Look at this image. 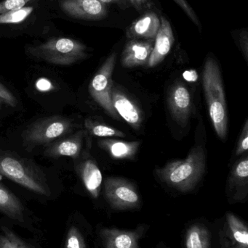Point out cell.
Returning <instances> with one entry per match:
<instances>
[{
	"instance_id": "obj_1",
	"label": "cell",
	"mask_w": 248,
	"mask_h": 248,
	"mask_svg": "<svg viewBox=\"0 0 248 248\" xmlns=\"http://www.w3.org/2000/svg\"><path fill=\"white\" fill-rule=\"evenodd\" d=\"M205 169V152L202 146H197L184 160L170 162L156 173L169 186L181 192H189L199 183Z\"/></svg>"
},
{
	"instance_id": "obj_2",
	"label": "cell",
	"mask_w": 248,
	"mask_h": 248,
	"mask_svg": "<svg viewBox=\"0 0 248 248\" xmlns=\"http://www.w3.org/2000/svg\"><path fill=\"white\" fill-rule=\"evenodd\" d=\"M0 174L36 195L50 196L46 175L32 160L0 150Z\"/></svg>"
},
{
	"instance_id": "obj_3",
	"label": "cell",
	"mask_w": 248,
	"mask_h": 248,
	"mask_svg": "<svg viewBox=\"0 0 248 248\" xmlns=\"http://www.w3.org/2000/svg\"><path fill=\"white\" fill-rule=\"evenodd\" d=\"M202 81L211 122L217 135L224 140L228 130L227 103L221 71L214 58L205 61Z\"/></svg>"
},
{
	"instance_id": "obj_4",
	"label": "cell",
	"mask_w": 248,
	"mask_h": 248,
	"mask_svg": "<svg viewBox=\"0 0 248 248\" xmlns=\"http://www.w3.org/2000/svg\"><path fill=\"white\" fill-rule=\"evenodd\" d=\"M32 56L58 65H71L87 57V47L70 38H54L29 49Z\"/></svg>"
},
{
	"instance_id": "obj_5",
	"label": "cell",
	"mask_w": 248,
	"mask_h": 248,
	"mask_svg": "<svg viewBox=\"0 0 248 248\" xmlns=\"http://www.w3.org/2000/svg\"><path fill=\"white\" fill-rule=\"evenodd\" d=\"M74 124L69 118L50 116L29 125L22 133L23 143L29 148L49 145L56 140L71 134Z\"/></svg>"
},
{
	"instance_id": "obj_6",
	"label": "cell",
	"mask_w": 248,
	"mask_h": 248,
	"mask_svg": "<svg viewBox=\"0 0 248 248\" xmlns=\"http://www.w3.org/2000/svg\"><path fill=\"white\" fill-rule=\"evenodd\" d=\"M116 62V53L111 54L97 71L89 85V93L93 100L105 111L115 119H119V116L115 111L112 103L111 91L113 81L112 74Z\"/></svg>"
},
{
	"instance_id": "obj_7",
	"label": "cell",
	"mask_w": 248,
	"mask_h": 248,
	"mask_svg": "<svg viewBox=\"0 0 248 248\" xmlns=\"http://www.w3.org/2000/svg\"><path fill=\"white\" fill-rule=\"evenodd\" d=\"M104 193L108 202L115 209H129L139 205V195L135 186L122 178H106Z\"/></svg>"
},
{
	"instance_id": "obj_8",
	"label": "cell",
	"mask_w": 248,
	"mask_h": 248,
	"mask_svg": "<svg viewBox=\"0 0 248 248\" xmlns=\"http://www.w3.org/2000/svg\"><path fill=\"white\" fill-rule=\"evenodd\" d=\"M111 97L112 106L119 117H122L134 129H139L144 116L135 101L115 84L112 85Z\"/></svg>"
},
{
	"instance_id": "obj_9",
	"label": "cell",
	"mask_w": 248,
	"mask_h": 248,
	"mask_svg": "<svg viewBox=\"0 0 248 248\" xmlns=\"http://www.w3.org/2000/svg\"><path fill=\"white\" fill-rule=\"evenodd\" d=\"M167 102L173 119L179 125L186 126L192 112V97L186 85L182 82L174 84Z\"/></svg>"
},
{
	"instance_id": "obj_10",
	"label": "cell",
	"mask_w": 248,
	"mask_h": 248,
	"mask_svg": "<svg viewBox=\"0 0 248 248\" xmlns=\"http://www.w3.org/2000/svg\"><path fill=\"white\" fill-rule=\"evenodd\" d=\"M61 8L68 16L81 20H100L107 15L106 5L99 0H64Z\"/></svg>"
},
{
	"instance_id": "obj_11",
	"label": "cell",
	"mask_w": 248,
	"mask_h": 248,
	"mask_svg": "<svg viewBox=\"0 0 248 248\" xmlns=\"http://www.w3.org/2000/svg\"><path fill=\"white\" fill-rule=\"evenodd\" d=\"M153 41L129 39L122 54V65L127 68L147 65L154 48Z\"/></svg>"
},
{
	"instance_id": "obj_12",
	"label": "cell",
	"mask_w": 248,
	"mask_h": 248,
	"mask_svg": "<svg viewBox=\"0 0 248 248\" xmlns=\"http://www.w3.org/2000/svg\"><path fill=\"white\" fill-rule=\"evenodd\" d=\"M84 132L79 131L68 134L51 143L45 147L44 155L46 157L57 158L60 157H71L76 159L80 156L83 149Z\"/></svg>"
},
{
	"instance_id": "obj_13",
	"label": "cell",
	"mask_w": 248,
	"mask_h": 248,
	"mask_svg": "<svg viewBox=\"0 0 248 248\" xmlns=\"http://www.w3.org/2000/svg\"><path fill=\"white\" fill-rule=\"evenodd\" d=\"M160 27L154 40V48L147 66L154 68L161 63L167 57L174 43V35L171 25L164 16L160 17Z\"/></svg>"
},
{
	"instance_id": "obj_14",
	"label": "cell",
	"mask_w": 248,
	"mask_h": 248,
	"mask_svg": "<svg viewBox=\"0 0 248 248\" xmlns=\"http://www.w3.org/2000/svg\"><path fill=\"white\" fill-rule=\"evenodd\" d=\"M160 17L154 11L146 12L141 17L132 22L126 31L128 39L155 40L160 27Z\"/></svg>"
},
{
	"instance_id": "obj_15",
	"label": "cell",
	"mask_w": 248,
	"mask_h": 248,
	"mask_svg": "<svg viewBox=\"0 0 248 248\" xmlns=\"http://www.w3.org/2000/svg\"><path fill=\"white\" fill-rule=\"evenodd\" d=\"M0 213L17 224H25L29 218L20 200L0 183Z\"/></svg>"
},
{
	"instance_id": "obj_16",
	"label": "cell",
	"mask_w": 248,
	"mask_h": 248,
	"mask_svg": "<svg viewBox=\"0 0 248 248\" xmlns=\"http://www.w3.org/2000/svg\"><path fill=\"white\" fill-rule=\"evenodd\" d=\"M100 236L106 248H138L140 236L137 232L105 229L101 230Z\"/></svg>"
},
{
	"instance_id": "obj_17",
	"label": "cell",
	"mask_w": 248,
	"mask_h": 248,
	"mask_svg": "<svg viewBox=\"0 0 248 248\" xmlns=\"http://www.w3.org/2000/svg\"><path fill=\"white\" fill-rule=\"evenodd\" d=\"M79 172L86 189L93 198H97L101 187V172L96 162L92 159L84 160L79 167Z\"/></svg>"
},
{
	"instance_id": "obj_18",
	"label": "cell",
	"mask_w": 248,
	"mask_h": 248,
	"mask_svg": "<svg viewBox=\"0 0 248 248\" xmlns=\"http://www.w3.org/2000/svg\"><path fill=\"white\" fill-rule=\"evenodd\" d=\"M141 142L138 141H125L115 140H100V148L109 153L115 159H132L135 157Z\"/></svg>"
},
{
	"instance_id": "obj_19",
	"label": "cell",
	"mask_w": 248,
	"mask_h": 248,
	"mask_svg": "<svg viewBox=\"0 0 248 248\" xmlns=\"http://www.w3.org/2000/svg\"><path fill=\"white\" fill-rule=\"evenodd\" d=\"M248 182V156L243 157L235 166L231 172L230 185L231 188L242 189L243 186L247 189Z\"/></svg>"
},
{
	"instance_id": "obj_20",
	"label": "cell",
	"mask_w": 248,
	"mask_h": 248,
	"mask_svg": "<svg viewBox=\"0 0 248 248\" xmlns=\"http://www.w3.org/2000/svg\"><path fill=\"white\" fill-rule=\"evenodd\" d=\"M208 233L200 226H194L188 232L186 235V248H208Z\"/></svg>"
},
{
	"instance_id": "obj_21",
	"label": "cell",
	"mask_w": 248,
	"mask_h": 248,
	"mask_svg": "<svg viewBox=\"0 0 248 248\" xmlns=\"http://www.w3.org/2000/svg\"><path fill=\"white\" fill-rule=\"evenodd\" d=\"M84 125L87 128V131L95 137H125V135L122 131L109 126V125H105V124H100L99 122H93L90 119H87L84 122Z\"/></svg>"
},
{
	"instance_id": "obj_22",
	"label": "cell",
	"mask_w": 248,
	"mask_h": 248,
	"mask_svg": "<svg viewBox=\"0 0 248 248\" xmlns=\"http://www.w3.org/2000/svg\"><path fill=\"white\" fill-rule=\"evenodd\" d=\"M0 248H34L6 227L0 231Z\"/></svg>"
},
{
	"instance_id": "obj_23",
	"label": "cell",
	"mask_w": 248,
	"mask_h": 248,
	"mask_svg": "<svg viewBox=\"0 0 248 248\" xmlns=\"http://www.w3.org/2000/svg\"><path fill=\"white\" fill-rule=\"evenodd\" d=\"M229 226L232 233L233 237L239 244L248 248V232L246 226L232 214L227 215Z\"/></svg>"
},
{
	"instance_id": "obj_24",
	"label": "cell",
	"mask_w": 248,
	"mask_h": 248,
	"mask_svg": "<svg viewBox=\"0 0 248 248\" xmlns=\"http://www.w3.org/2000/svg\"><path fill=\"white\" fill-rule=\"evenodd\" d=\"M33 10L32 7H24L0 14V24H14V23H21L30 16Z\"/></svg>"
},
{
	"instance_id": "obj_25",
	"label": "cell",
	"mask_w": 248,
	"mask_h": 248,
	"mask_svg": "<svg viewBox=\"0 0 248 248\" xmlns=\"http://www.w3.org/2000/svg\"><path fill=\"white\" fill-rule=\"evenodd\" d=\"M64 248H87L85 238L77 226L71 225L68 227Z\"/></svg>"
},
{
	"instance_id": "obj_26",
	"label": "cell",
	"mask_w": 248,
	"mask_h": 248,
	"mask_svg": "<svg viewBox=\"0 0 248 248\" xmlns=\"http://www.w3.org/2000/svg\"><path fill=\"white\" fill-rule=\"evenodd\" d=\"M0 104L5 105L10 107H16L17 104V99L14 94L0 83Z\"/></svg>"
},
{
	"instance_id": "obj_27",
	"label": "cell",
	"mask_w": 248,
	"mask_h": 248,
	"mask_svg": "<svg viewBox=\"0 0 248 248\" xmlns=\"http://www.w3.org/2000/svg\"><path fill=\"white\" fill-rule=\"evenodd\" d=\"M31 0H4L0 2V14L24 7Z\"/></svg>"
},
{
	"instance_id": "obj_28",
	"label": "cell",
	"mask_w": 248,
	"mask_h": 248,
	"mask_svg": "<svg viewBox=\"0 0 248 248\" xmlns=\"http://www.w3.org/2000/svg\"><path fill=\"white\" fill-rule=\"evenodd\" d=\"M248 120L246 121L244 124V127L242 131L241 136L239 140L238 145H237L236 155H240L244 154L248 151Z\"/></svg>"
},
{
	"instance_id": "obj_29",
	"label": "cell",
	"mask_w": 248,
	"mask_h": 248,
	"mask_svg": "<svg viewBox=\"0 0 248 248\" xmlns=\"http://www.w3.org/2000/svg\"><path fill=\"white\" fill-rule=\"evenodd\" d=\"M182 10L184 11V13L187 15L188 17L191 19L192 22L195 23L196 26H200L199 19H198V16L195 13V10H193L190 4L187 2L186 0H173Z\"/></svg>"
},
{
	"instance_id": "obj_30",
	"label": "cell",
	"mask_w": 248,
	"mask_h": 248,
	"mask_svg": "<svg viewBox=\"0 0 248 248\" xmlns=\"http://www.w3.org/2000/svg\"><path fill=\"white\" fill-rule=\"evenodd\" d=\"M131 5L135 7L138 12L154 11L156 9L155 4L153 0H128Z\"/></svg>"
},
{
	"instance_id": "obj_31",
	"label": "cell",
	"mask_w": 248,
	"mask_h": 248,
	"mask_svg": "<svg viewBox=\"0 0 248 248\" xmlns=\"http://www.w3.org/2000/svg\"><path fill=\"white\" fill-rule=\"evenodd\" d=\"M239 42L242 52L246 61H248V34L246 30L241 31L239 33Z\"/></svg>"
},
{
	"instance_id": "obj_32",
	"label": "cell",
	"mask_w": 248,
	"mask_h": 248,
	"mask_svg": "<svg viewBox=\"0 0 248 248\" xmlns=\"http://www.w3.org/2000/svg\"><path fill=\"white\" fill-rule=\"evenodd\" d=\"M36 88L42 92H48L52 89V85L48 80L41 78L36 82Z\"/></svg>"
},
{
	"instance_id": "obj_33",
	"label": "cell",
	"mask_w": 248,
	"mask_h": 248,
	"mask_svg": "<svg viewBox=\"0 0 248 248\" xmlns=\"http://www.w3.org/2000/svg\"><path fill=\"white\" fill-rule=\"evenodd\" d=\"M103 4H116L120 7H128L129 5V1L128 0H99Z\"/></svg>"
},
{
	"instance_id": "obj_34",
	"label": "cell",
	"mask_w": 248,
	"mask_h": 248,
	"mask_svg": "<svg viewBox=\"0 0 248 248\" xmlns=\"http://www.w3.org/2000/svg\"><path fill=\"white\" fill-rule=\"evenodd\" d=\"M1 106H2V105L0 104V108H1Z\"/></svg>"
}]
</instances>
